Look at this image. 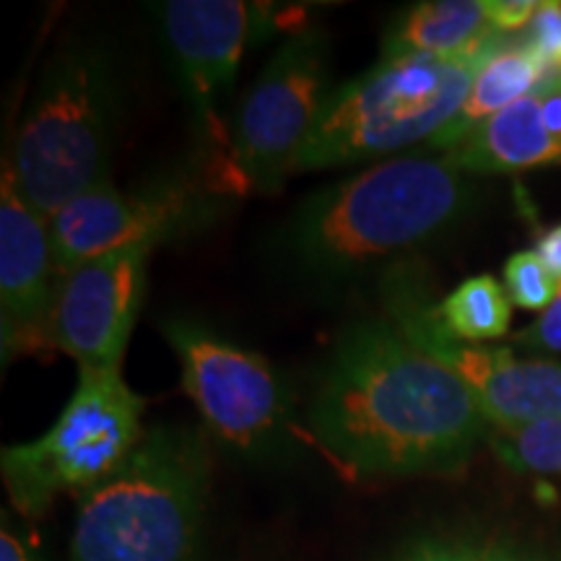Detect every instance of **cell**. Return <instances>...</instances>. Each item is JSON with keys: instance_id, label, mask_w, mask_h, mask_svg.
<instances>
[{"instance_id": "d6986e66", "label": "cell", "mask_w": 561, "mask_h": 561, "mask_svg": "<svg viewBox=\"0 0 561 561\" xmlns=\"http://www.w3.org/2000/svg\"><path fill=\"white\" fill-rule=\"evenodd\" d=\"M504 291L523 310H549L559 299V284L536 250L515 252L504 265Z\"/></svg>"}, {"instance_id": "9c48e42d", "label": "cell", "mask_w": 561, "mask_h": 561, "mask_svg": "<svg viewBox=\"0 0 561 561\" xmlns=\"http://www.w3.org/2000/svg\"><path fill=\"white\" fill-rule=\"evenodd\" d=\"M161 333L180 359L182 388L227 450L257 466L291 458L297 424L289 392L263 356L198 320L170 318Z\"/></svg>"}, {"instance_id": "7402d4cb", "label": "cell", "mask_w": 561, "mask_h": 561, "mask_svg": "<svg viewBox=\"0 0 561 561\" xmlns=\"http://www.w3.org/2000/svg\"><path fill=\"white\" fill-rule=\"evenodd\" d=\"M515 341L530 351H561V294L541 318L515 335Z\"/></svg>"}, {"instance_id": "6da1fadb", "label": "cell", "mask_w": 561, "mask_h": 561, "mask_svg": "<svg viewBox=\"0 0 561 561\" xmlns=\"http://www.w3.org/2000/svg\"><path fill=\"white\" fill-rule=\"evenodd\" d=\"M307 419L322 450L369 479L458 473L491 434L460 377L385 314L339 335Z\"/></svg>"}, {"instance_id": "d4e9b609", "label": "cell", "mask_w": 561, "mask_h": 561, "mask_svg": "<svg viewBox=\"0 0 561 561\" xmlns=\"http://www.w3.org/2000/svg\"><path fill=\"white\" fill-rule=\"evenodd\" d=\"M538 96V110H541V123L546 136L561 151V91H533Z\"/></svg>"}, {"instance_id": "ac0fdd59", "label": "cell", "mask_w": 561, "mask_h": 561, "mask_svg": "<svg viewBox=\"0 0 561 561\" xmlns=\"http://www.w3.org/2000/svg\"><path fill=\"white\" fill-rule=\"evenodd\" d=\"M486 536L471 528H426L401 538L380 561H483Z\"/></svg>"}, {"instance_id": "9a60e30c", "label": "cell", "mask_w": 561, "mask_h": 561, "mask_svg": "<svg viewBox=\"0 0 561 561\" xmlns=\"http://www.w3.org/2000/svg\"><path fill=\"white\" fill-rule=\"evenodd\" d=\"M541 62L523 42H507L500 53L479 70L468 100L462 104L460 115L453 125H447L437 138L432 140V149H450L458 140L481 125L489 117L500 115L502 110L512 107L515 102L525 100L541 83Z\"/></svg>"}, {"instance_id": "44dd1931", "label": "cell", "mask_w": 561, "mask_h": 561, "mask_svg": "<svg viewBox=\"0 0 561 561\" xmlns=\"http://www.w3.org/2000/svg\"><path fill=\"white\" fill-rule=\"evenodd\" d=\"M489 24L500 34L528 30L538 11V0H481Z\"/></svg>"}, {"instance_id": "e0dca14e", "label": "cell", "mask_w": 561, "mask_h": 561, "mask_svg": "<svg viewBox=\"0 0 561 561\" xmlns=\"http://www.w3.org/2000/svg\"><path fill=\"white\" fill-rule=\"evenodd\" d=\"M489 447L517 473L561 476V419L523 430H491Z\"/></svg>"}, {"instance_id": "5b68a950", "label": "cell", "mask_w": 561, "mask_h": 561, "mask_svg": "<svg viewBox=\"0 0 561 561\" xmlns=\"http://www.w3.org/2000/svg\"><path fill=\"white\" fill-rule=\"evenodd\" d=\"M502 47L453 60H380L333 89L294 174L396 157L421 140L432 144L455 123L479 70Z\"/></svg>"}, {"instance_id": "8992f818", "label": "cell", "mask_w": 561, "mask_h": 561, "mask_svg": "<svg viewBox=\"0 0 561 561\" xmlns=\"http://www.w3.org/2000/svg\"><path fill=\"white\" fill-rule=\"evenodd\" d=\"M144 398L121 369H79V385L42 437L3 447L0 473L13 507L42 517L62 494H87L128 460L144 437Z\"/></svg>"}, {"instance_id": "7c38bea8", "label": "cell", "mask_w": 561, "mask_h": 561, "mask_svg": "<svg viewBox=\"0 0 561 561\" xmlns=\"http://www.w3.org/2000/svg\"><path fill=\"white\" fill-rule=\"evenodd\" d=\"M149 244L91 257L60 280L53 346L79 369H121L149 276Z\"/></svg>"}, {"instance_id": "484cf974", "label": "cell", "mask_w": 561, "mask_h": 561, "mask_svg": "<svg viewBox=\"0 0 561 561\" xmlns=\"http://www.w3.org/2000/svg\"><path fill=\"white\" fill-rule=\"evenodd\" d=\"M536 252H538V257L546 263V268L551 271V276L557 278V284L561 289V224L546 229L543 234L538 237Z\"/></svg>"}, {"instance_id": "7a4b0ae2", "label": "cell", "mask_w": 561, "mask_h": 561, "mask_svg": "<svg viewBox=\"0 0 561 561\" xmlns=\"http://www.w3.org/2000/svg\"><path fill=\"white\" fill-rule=\"evenodd\" d=\"M473 201L468 174L442 153L382 159L307 195L273 234V261L328 289L388 271L447 234Z\"/></svg>"}, {"instance_id": "30bf717a", "label": "cell", "mask_w": 561, "mask_h": 561, "mask_svg": "<svg viewBox=\"0 0 561 561\" xmlns=\"http://www.w3.org/2000/svg\"><path fill=\"white\" fill-rule=\"evenodd\" d=\"M219 195L208 180L159 178L136 191L104 182L91 187L50 219L60 276L107 252L178 240L214 221Z\"/></svg>"}, {"instance_id": "603a6c76", "label": "cell", "mask_w": 561, "mask_h": 561, "mask_svg": "<svg viewBox=\"0 0 561 561\" xmlns=\"http://www.w3.org/2000/svg\"><path fill=\"white\" fill-rule=\"evenodd\" d=\"M0 561H47L37 538L11 523L9 512H3V523H0Z\"/></svg>"}, {"instance_id": "ba28073f", "label": "cell", "mask_w": 561, "mask_h": 561, "mask_svg": "<svg viewBox=\"0 0 561 561\" xmlns=\"http://www.w3.org/2000/svg\"><path fill=\"white\" fill-rule=\"evenodd\" d=\"M382 314L421 351L445 364L473 392L491 430H523L561 419V364L517 359L510 348L466 343L447 331L442 299L419 263L382 273Z\"/></svg>"}, {"instance_id": "52a82bcc", "label": "cell", "mask_w": 561, "mask_h": 561, "mask_svg": "<svg viewBox=\"0 0 561 561\" xmlns=\"http://www.w3.org/2000/svg\"><path fill=\"white\" fill-rule=\"evenodd\" d=\"M331 42L320 30L289 37L242 96L231 117L229 151L210 187L224 195L276 193L331 96Z\"/></svg>"}, {"instance_id": "8fae6325", "label": "cell", "mask_w": 561, "mask_h": 561, "mask_svg": "<svg viewBox=\"0 0 561 561\" xmlns=\"http://www.w3.org/2000/svg\"><path fill=\"white\" fill-rule=\"evenodd\" d=\"M178 87L201 144L214 153L210 172L229 151V102L240 62L263 11L240 0H164L151 5Z\"/></svg>"}, {"instance_id": "cb8c5ba5", "label": "cell", "mask_w": 561, "mask_h": 561, "mask_svg": "<svg viewBox=\"0 0 561 561\" xmlns=\"http://www.w3.org/2000/svg\"><path fill=\"white\" fill-rule=\"evenodd\" d=\"M483 561H561V559H557L549 551L538 549V546L517 541V538L500 536V533H489Z\"/></svg>"}, {"instance_id": "277c9868", "label": "cell", "mask_w": 561, "mask_h": 561, "mask_svg": "<svg viewBox=\"0 0 561 561\" xmlns=\"http://www.w3.org/2000/svg\"><path fill=\"white\" fill-rule=\"evenodd\" d=\"M125 102L115 53L68 39L42 70L9 159L24 198L53 219L91 187L110 182Z\"/></svg>"}, {"instance_id": "4fadbf2b", "label": "cell", "mask_w": 561, "mask_h": 561, "mask_svg": "<svg viewBox=\"0 0 561 561\" xmlns=\"http://www.w3.org/2000/svg\"><path fill=\"white\" fill-rule=\"evenodd\" d=\"M50 219L21 193L9 159L0 180V343L3 364L39 343H53L60 291Z\"/></svg>"}, {"instance_id": "2e32d148", "label": "cell", "mask_w": 561, "mask_h": 561, "mask_svg": "<svg viewBox=\"0 0 561 561\" xmlns=\"http://www.w3.org/2000/svg\"><path fill=\"white\" fill-rule=\"evenodd\" d=\"M447 331L466 343L502 339L510 331L512 307L504 286L491 276L466 278L439 305Z\"/></svg>"}, {"instance_id": "5bb4252c", "label": "cell", "mask_w": 561, "mask_h": 561, "mask_svg": "<svg viewBox=\"0 0 561 561\" xmlns=\"http://www.w3.org/2000/svg\"><path fill=\"white\" fill-rule=\"evenodd\" d=\"M507 42L489 24L481 0H430L411 5L390 24L380 60H453L496 50Z\"/></svg>"}, {"instance_id": "ffe728a7", "label": "cell", "mask_w": 561, "mask_h": 561, "mask_svg": "<svg viewBox=\"0 0 561 561\" xmlns=\"http://www.w3.org/2000/svg\"><path fill=\"white\" fill-rule=\"evenodd\" d=\"M523 45L541 62V83L536 91H561V3L546 0L538 5Z\"/></svg>"}, {"instance_id": "3957f363", "label": "cell", "mask_w": 561, "mask_h": 561, "mask_svg": "<svg viewBox=\"0 0 561 561\" xmlns=\"http://www.w3.org/2000/svg\"><path fill=\"white\" fill-rule=\"evenodd\" d=\"M210 447L191 424H153L128 460L79 496L70 561H208Z\"/></svg>"}]
</instances>
